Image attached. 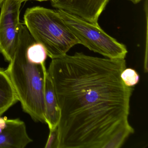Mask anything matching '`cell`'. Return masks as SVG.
I'll use <instances>...</instances> for the list:
<instances>
[{
	"instance_id": "obj_1",
	"label": "cell",
	"mask_w": 148,
	"mask_h": 148,
	"mask_svg": "<svg viewBox=\"0 0 148 148\" xmlns=\"http://www.w3.org/2000/svg\"><path fill=\"white\" fill-rule=\"evenodd\" d=\"M126 68L125 59L82 52L52 59L47 71L60 110L58 148H104L130 124L133 88L120 77Z\"/></svg>"
},
{
	"instance_id": "obj_2",
	"label": "cell",
	"mask_w": 148,
	"mask_h": 148,
	"mask_svg": "<svg viewBox=\"0 0 148 148\" xmlns=\"http://www.w3.org/2000/svg\"><path fill=\"white\" fill-rule=\"evenodd\" d=\"M33 39L24 23H21L18 45L6 71L23 110L35 122L45 123L44 88L47 70L45 63H36L27 54Z\"/></svg>"
},
{
	"instance_id": "obj_3",
	"label": "cell",
	"mask_w": 148,
	"mask_h": 148,
	"mask_svg": "<svg viewBox=\"0 0 148 148\" xmlns=\"http://www.w3.org/2000/svg\"><path fill=\"white\" fill-rule=\"evenodd\" d=\"M24 19L33 38L44 47L52 59L65 55L79 44L57 10L40 6L27 8Z\"/></svg>"
},
{
	"instance_id": "obj_4",
	"label": "cell",
	"mask_w": 148,
	"mask_h": 148,
	"mask_svg": "<svg viewBox=\"0 0 148 148\" xmlns=\"http://www.w3.org/2000/svg\"><path fill=\"white\" fill-rule=\"evenodd\" d=\"M57 11L79 44L108 58H125L128 53L126 46L108 35L98 24L87 22L63 10Z\"/></svg>"
},
{
	"instance_id": "obj_5",
	"label": "cell",
	"mask_w": 148,
	"mask_h": 148,
	"mask_svg": "<svg viewBox=\"0 0 148 148\" xmlns=\"http://www.w3.org/2000/svg\"><path fill=\"white\" fill-rule=\"evenodd\" d=\"M22 0H5L0 14V53L7 61L12 59L19 37Z\"/></svg>"
},
{
	"instance_id": "obj_6",
	"label": "cell",
	"mask_w": 148,
	"mask_h": 148,
	"mask_svg": "<svg viewBox=\"0 0 148 148\" xmlns=\"http://www.w3.org/2000/svg\"><path fill=\"white\" fill-rule=\"evenodd\" d=\"M110 0H51L53 7L97 24L98 21Z\"/></svg>"
},
{
	"instance_id": "obj_7",
	"label": "cell",
	"mask_w": 148,
	"mask_h": 148,
	"mask_svg": "<svg viewBox=\"0 0 148 148\" xmlns=\"http://www.w3.org/2000/svg\"><path fill=\"white\" fill-rule=\"evenodd\" d=\"M32 142L23 121L0 117V148H24Z\"/></svg>"
},
{
	"instance_id": "obj_8",
	"label": "cell",
	"mask_w": 148,
	"mask_h": 148,
	"mask_svg": "<svg viewBox=\"0 0 148 148\" xmlns=\"http://www.w3.org/2000/svg\"><path fill=\"white\" fill-rule=\"evenodd\" d=\"M44 101L45 123L47 124L49 130H52L58 127L60 112L53 84L47 71L45 79Z\"/></svg>"
},
{
	"instance_id": "obj_9",
	"label": "cell",
	"mask_w": 148,
	"mask_h": 148,
	"mask_svg": "<svg viewBox=\"0 0 148 148\" xmlns=\"http://www.w3.org/2000/svg\"><path fill=\"white\" fill-rule=\"evenodd\" d=\"M18 101L6 71L0 66V116Z\"/></svg>"
},
{
	"instance_id": "obj_10",
	"label": "cell",
	"mask_w": 148,
	"mask_h": 148,
	"mask_svg": "<svg viewBox=\"0 0 148 148\" xmlns=\"http://www.w3.org/2000/svg\"><path fill=\"white\" fill-rule=\"evenodd\" d=\"M134 132V129L130 124L112 136L106 144L104 148H120L127 138Z\"/></svg>"
},
{
	"instance_id": "obj_11",
	"label": "cell",
	"mask_w": 148,
	"mask_h": 148,
	"mask_svg": "<svg viewBox=\"0 0 148 148\" xmlns=\"http://www.w3.org/2000/svg\"><path fill=\"white\" fill-rule=\"evenodd\" d=\"M121 79L124 84L128 87H133L138 83L139 76L134 69L125 68L121 73Z\"/></svg>"
},
{
	"instance_id": "obj_12",
	"label": "cell",
	"mask_w": 148,
	"mask_h": 148,
	"mask_svg": "<svg viewBox=\"0 0 148 148\" xmlns=\"http://www.w3.org/2000/svg\"><path fill=\"white\" fill-rule=\"evenodd\" d=\"M59 135L58 127L50 130L49 136L46 144L45 148H58Z\"/></svg>"
},
{
	"instance_id": "obj_13",
	"label": "cell",
	"mask_w": 148,
	"mask_h": 148,
	"mask_svg": "<svg viewBox=\"0 0 148 148\" xmlns=\"http://www.w3.org/2000/svg\"><path fill=\"white\" fill-rule=\"evenodd\" d=\"M129 1L132 2L133 4H137L139 3V2H140V1H143V0H129Z\"/></svg>"
},
{
	"instance_id": "obj_14",
	"label": "cell",
	"mask_w": 148,
	"mask_h": 148,
	"mask_svg": "<svg viewBox=\"0 0 148 148\" xmlns=\"http://www.w3.org/2000/svg\"><path fill=\"white\" fill-rule=\"evenodd\" d=\"M22 1H27V0H22ZM35 1H49V0H35ZM51 1V0H50Z\"/></svg>"
},
{
	"instance_id": "obj_15",
	"label": "cell",
	"mask_w": 148,
	"mask_h": 148,
	"mask_svg": "<svg viewBox=\"0 0 148 148\" xmlns=\"http://www.w3.org/2000/svg\"><path fill=\"white\" fill-rule=\"evenodd\" d=\"M4 1H5V0H0V6H1V5H2V3H3Z\"/></svg>"
}]
</instances>
